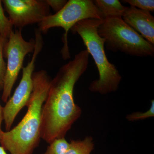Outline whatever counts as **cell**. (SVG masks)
I'll return each instance as SVG.
<instances>
[{
    "instance_id": "7",
    "label": "cell",
    "mask_w": 154,
    "mask_h": 154,
    "mask_svg": "<svg viewBox=\"0 0 154 154\" xmlns=\"http://www.w3.org/2000/svg\"><path fill=\"white\" fill-rule=\"evenodd\" d=\"M34 40L26 41L22 36V30L13 31L4 47V54L7 58L6 71L4 80L2 99L8 101L11 91L23 67L25 57L33 52L35 48Z\"/></svg>"
},
{
    "instance_id": "2",
    "label": "cell",
    "mask_w": 154,
    "mask_h": 154,
    "mask_svg": "<svg viewBox=\"0 0 154 154\" xmlns=\"http://www.w3.org/2000/svg\"><path fill=\"white\" fill-rule=\"evenodd\" d=\"M32 79L33 91L26 105L27 113L17 126L2 134L0 143L11 154H32L41 138L42 107L51 79L44 70L33 72Z\"/></svg>"
},
{
    "instance_id": "6",
    "label": "cell",
    "mask_w": 154,
    "mask_h": 154,
    "mask_svg": "<svg viewBox=\"0 0 154 154\" xmlns=\"http://www.w3.org/2000/svg\"><path fill=\"white\" fill-rule=\"evenodd\" d=\"M35 48L31 60L22 69V76L19 85L14 94L6 102L3 107V118L7 131L11 129L16 116L27 105L33 89L32 75L35 67L36 58L41 51L43 40L41 32L36 29L35 32Z\"/></svg>"
},
{
    "instance_id": "12",
    "label": "cell",
    "mask_w": 154,
    "mask_h": 154,
    "mask_svg": "<svg viewBox=\"0 0 154 154\" xmlns=\"http://www.w3.org/2000/svg\"><path fill=\"white\" fill-rule=\"evenodd\" d=\"M13 26L9 18L5 14L3 8L2 2L0 1V36L6 41L13 32Z\"/></svg>"
},
{
    "instance_id": "14",
    "label": "cell",
    "mask_w": 154,
    "mask_h": 154,
    "mask_svg": "<svg viewBox=\"0 0 154 154\" xmlns=\"http://www.w3.org/2000/svg\"><path fill=\"white\" fill-rule=\"evenodd\" d=\"M122 2L129 4L131 7H134L147 12H153L154 1L153 0H124Z\"/></svg>"
},
{
    "instance_id": "8",
    "label": "cell",
    "mask_w": 154,
    "mask_h": 154,
    "mask_svg": "<svg viewBox=\"0 0 154 154\" xmlns=\"http://www.w3.org/2000/svg\"><path fill=\"white\" fill-rule=\"evenodd\" d=\"M13 27L22 30L27 25L40 23L50 15L45 0L2 1Z\"/></svg>"
},
{
    "instance_id": "4",
    "label": "cell",
    "mask_w": 154,
    "mask_h": 154,
    "mask_svg": "<svg viewBox=\"0 0 154 154\" xmlns=\"http://www.w3.org/2000/svg\"><path fill=\"white\" fill-rule=\"evenodd\" d=\"M97 32L109 50L137 57L154 56L153 45L128 25L122 17H110L102 20Z\"/></svg>"
},
{
    "instance_id": "15",
    "label": "cell",
    "mask_w": 154,
    "mask_h": 154,
    "mask_svg": "<svg viewBox=\"0 0 154 154\" xmlns=\"http://www.w3.org/2000/svg\"><path fill=\"white\" fill-rule=\"evenodd\" d=\"M154 116V101H151V105L148 110L145 112H136L128 114L126 116L128 121L134 122L144 120Z\"/></svg>"
},
{
    "instance_id": "3",
    "label": "cell",
    "mask_w": 154,
    "mask_h": 154,
    "mask_svg": "<svg viewBox=\"0 0 154 154\" xmlns=\"http://www.w3.org/2000/svg\"><path fill=\"white\" fill-rule=\"evenodd\" d=\"M102 20L85 19L77 23L71 30L82 38L98 69L99 79L91 83L89 90L94 93L105 95L117 91L122 77L115 66L107 59L105 52V41L97 32Z\"/></svg>"
},
{
    "instance_id": "1",
    "label": "cell",
    "mask_w": 154,
    "mask_h": 154,
    "mask_svg": "<svg viewBox=\"0 0 154 154\" xmlns=\"http://www.w3.org/2000/svg\"><path fill=\"white\" fill-rule=\"evenodd\" d=\"M89 52L82 50L59 70L50 85L42 111L41 138L49 144L65 137L82 110L75 103V85L89 64Z\"/></svg>"
},
{
    "instance_id": "19",
    "label": "cell",
    "mask_w": 154,
    "mask_h": 154,
    "mask_svg": "<svg viewBox=\"0 0 154 154\" xmlns=\"http://www.w3.org/2000/svg\"><path fill=\"white\" fill-rule=\"evenodd\" d=\"M0 154H7L5 149L0 146Z\"/></svg>"
},
{
    "instance_id": "11",
    "label": "cell",
    "mask_w": 154,
    "mask_h": 154,
    "mask_svg": "<svg viewBox=\"0 0 154 154\" xmlns=\"http://www.w3.org/2000/svg\"><path fill=\"white\" fill-rule=\"evenodd\" d=\"M94 148L93 138L87 137L83 140H72L65 154H91Z\"/></svg>"
},
{
    "instance_id": "5",
    "label": "cell",
    "mask_w": 154,
    "mask_h": 154,
    "mask_svg": "<svg viewBox=\"0 0 154 154\" xmlns=\"http://www.w3.org/2000/svg\"><path fill=\"white\" fill-rule=\"evenodd\" d=\"M90 19H105L94 1L69 0L60 11L48 15L38 23V29L42 33H45L51 28H63L65 31L62 38L63 46L61 52L64 59H68L70 56L68 42L69 31L78 22Z\"/></svg>"
},
{
    "instance_id": "17",
    "label": "cell",
    "mask_w": 154,
    "mask_h": 154,
    "mask_svg": "<svg viewBox=\"0 0 154 154\" xmlns=\"http://www.w3.org/2000/svg\"><path fill=\"white\" fill-rule=\"evenodd\" d=\"M47 5L56 13L60 11L65 6L68 1L66 0H45Z\"/></svg>"
},
{
    "instance_id": "9",
    "label": "cell",
    "mask_w": 154,
    "mask_h": 154,
    "mask_svg": "<svg viewBox=\"0 0 154 154\" xmlns=\"http://www.w3.org/2000/svg\"><path fill=\"white\" fill-rule=\"evenodd\" d=\"M122 20L144 38L154 45V17L150 12L126 7Z\"/></svg>"
},
{
    "instance_id": "13",
    "label": "cell",
    "mask_w": 154,
    "mask_h": 154,
    "mask_svg": "<svg viewBox=\"0 0 154 154\" xmlns=\"http://www.w3.org/2000/svg\"><path fill=\"white\" fill-rule=\"evenodd\" d=\"M49 144L46 151L43 154H65L69 143L65 138L62 137L53 141Z\"/></svg>"
},
{
    "instance_id": "10",
    "label": "cell",
    "mask_w": 154,
    "mask_h": 154,
    "mask_svg": "<svg viewBox=\"0 0 154 154\" xmlns=\"http://www.w3.org/2000/svg\"><path fill=\"white\" fill-rule=\"evenodd\" d=\"M94 4L104 18L122 17L126 7L119 0H95Z\"/></svg>"
},
{
    "instance_id": "18",
    "label": "cell",
    "mask_w": 154,
    "mask_h": 154,
    "mask_svg": "<svg viewBox=\"0 0 154 154\" xmlns=\"http://www.w3.org/2000/svg\"><path fill=\"white\" fill-rule=\"evenodd\" d=\"M3 120H4L3 118V107H2L0 104V141H1V138H2V134L3 131L2 129V124Z\"/></svg>"
},
{
    "instance_id": "16",
    "label": "cell",
    "mask_w": 154,
    "mask_h": 154,
    "mask_svg": "<svg viewBox=\"0 0 154 154\" xmlns=\"http://www.w3.org/2000/svg\"><path fill=\"white\" fill-rule=\"evenodd\" d=\"M7 41L0 36V91L3 90L6 71V64L4 59V50Z\"/></svg>"
}]
</instances>
